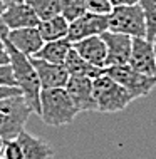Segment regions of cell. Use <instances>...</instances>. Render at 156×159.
I'll return each instance as SVG.
<instances>
[{
	"label": "cell",
	"instance_id": "cell-23",
	"mask_svg": "<svg viewBox=\"0 0 156 159\" xmlns=\"http://www.w3.org/2000/svg\"><path fill=\"white\" fill-rule=\"evenodd\" d=\"M87 3V12L99 15H109L112 10V3L111 0H86Z\"/></svg>",
	"mask_w": 156,
	"mask_h": 159
},
{
	"label": "cell",
	"instance_id": "cell-7",
	"mask_svg": "<svg viewBox=\"0 0 156 159\" xmlns=\"http://www.w3.org/2000/svg\"><path fill=\"white\" fill-rule=\"evenodd\" d=\"M106 30H109V17L86 12L79 19L69 22L67 39L74 44V42H79L82 39H87L92 35H102Z\"/></svg>",
	"mask_w": 156,
	"mask_h": 159
},
{
	"label": "cell",
	"instance_id": "cell-26",
	"mask_svg": "<svg viewBox=\"0 0 156 159\" xmlns=\"http://www.w3.org/2000/svg\"><path fill=\"white\" fill-rule=\"evenodd\" d=\"M10 96H22V91L19 87H0V99Z\"/></svg>",
	"mask_w": 156,
	"mask_h": 159
},
{
	"label": "cell",
	"instance_id": "cell-22",
	"mask_svg": "<svg viewBox=\"0 0 156 159\" xmlns=\"http://www.w3.org/2000/svg\"><path fill=\"white\" fill-rule=\"evenodd\" d=\"M3 159H24V149L19 139L3 141Z\"/></svg>",
	"mask_w": 156,
	"mask_h": 159
},
{
	"label": "cell",
	"instance_id": "cell-2",
	"mask_svg": "<svg viewBox=\"0 0 156 159\" xmlns=\"http://www.w3.org/2000/svg\"><path fill=\"white\" fill-rule=\"evenodd\" d=\"M79 111L76 109L66 87L42 89L40 92V117L47 126H69L76 119Z\"/></svg>",
	"mask_w": 156,
	"mask_h": 159
},
{
	"label": "cell",
	"instance_id": "cell-11",
	"mask_svg": "<svg viewBox=\"0 0 156 159\" xmlns=\"http://www.w3.org/2000/svg\"><path fill=\"white\" fill-rule=\"evenodd\" d=\"M107 47V67L109 66H124L129 62L133 50V37L124 34L106 30L101 35Z\"/></svg>",
	"mask_w": 156,
	"mask_h": 159
},
{
	"label": "cell",
	"instance_id": "cell-13",
	"mask_svg": "<svg viewBox=\"0 0 156 159\" xmlns=\"http://www.w3.org/2000/svg\"><path fill=\"white\" fill-rule=\"evenodd\" d=\"M5 40L22 54L34 57L44 45V39L40 35L39 27H25V29H15L8 30Z\"/></svg>",
	"mask_w": 156,
	"mask_h": 159
},
{
	"label": "cell",
	"instance_id": "cell-28",
	"mask_svg": "<svg viewBox=\"0 0 156 159\" xmlns=\"http://www.w3.org/2000/svg\"><path fill=\"white\" fill-rule=\"evenodd\" d=\"M7 34H8V29H7L5 22H3L2 12H0V37H2V39H5V37H7Z\"/></svg>",
	"mask_w": 156,
	"mask_h": 159
},
{
	"label": "cell",
	"instance_id": "cell-6",
	"mask_svg": "<svg viewBox=\"0 0 156 159\" xmlns=\"http://www.w3.org/2000/svg\"><path fill=\"white\" fill-rule=\"evenodd\" d=\"M104 72L123 85L129 92V96L133 97V101L139 97H146L156 87V75H146L143 72H138L129 64L109 66L104 69Z\"/></svg>",
	"mask_w": 156,
	"mask_h": 159
},
{
	"label": "cell",
	"instance_id": "cell-33",
	"mask_svg": "<svg viewBox=\"0 0 156 159\" xmlns=\"http://www.w3.org/2000/svg\"><path fill=\"white\" fill-rule=\"evenodd\" d=\"M0 143H2V139H0Z\"/></svg>",
	"mask_w": 156,
	"mask_h": 159
},
{
	"label": "cell",
	"instance_id": "cell-19",
	"mask_svg": "<svg viewBox=\"0 0 156 159\" xmlns=\"http://www.w3.org/2000/svg\"><path fill=\"white\" fill-rule=\"evenodd\" d=\"M27 2L35 10L40 20H47L62 14V0H27Z\"/></svg>",
	"mask_w": 156,
	"mask_h": 159
},
{
	"label": "cell",
	"instance_id": "cell-30",
	"mask_svg": "<svg viewBox=\"0 0 156 159\" xmlns=\"http://www.w3.org/2000/svg\"><path fill=\"white\" fill-rule=\"evenodd\" d=\"M0 159H3V141L0 143Z\"/></svg>",
	"mask_w": 156,
	"mask_h": 159
},
{
	"label": "cell",
	"instance_id": "cell-5",
	"mask_svg": "<svg viewBox=\"0 0 156 159\" xmlns=\"http://www.w3.org/2000/svg\"><path fill=\"white\" fill-rule=\"evenodd\" d=\"M109 17V30L124 34L133 39L146 37L148 39V25L143 14V8L138 5H124V7H112Z\"/></svg>",
	"mask_w": 156,
	"mask_h": 159
},
{
	"label": "cell",
	"instance_id": "cell-24",
	"mask_svg": "<svg viewBox=\"0 0 156 159\" xmlns=\"http://www.w3.org/2000/svg\"><path fill=\"white\" fill-rule=\"evenodd\" d=\"M0 87H17L12 66H0Z\"/></svg>",
	"mask_w": 156,
	"mask_h": 159
},
{
	"label": "cell",
	"instance_id": "cell-21",
	"mask_svg": "<svg viewBox=\"0 0 156 159\" xmlns=\"http://www.w3.org/2000/svg\"><path fill=\"white\" fill-rule=\"evenodd\" d=\"M87 12V3L86 0H62V15L69 22L79 19Z\"/></svg>",
	"mask_w": 156,
	"mask_h": 159
},
{
	"label": "cell",
	"instance_id": "cell-31",
	"mask_svg": "<svg viewBox=\"0 0 156 159\" xmlns=\"http://www.w3.org/2000/svg\"><path fill=\"white\" fill-rule=\"evenodd\" d=\"M5 7H7V5L2 2V0H0V12H3V10H5Z\"/></svg>",
	"mask_w": 156,
	"mask_h": 159
},
{
	"label": "cell",
	"instance_id": "cell-10",
	"mask_svg": "<svg viewBox=\"0 0 156 159\" xmlns=\"http://www.w3.org/2000/svg\"><path fill=\"white\" fill-rule=\"evenodd\" d=\"M32 66L35 69L39 80H40L42 89H59V87H66L67 80H69V72L62 64H54V62H47L44 59L39 57H30Z\"/></svg>",
	"mask_w": 156,
	"mask_h": 159
},
{
	"label": "cell",
	"instance_id": "cell-14",
	"mask_svg": "<svg viewBox=\"0 0 156 159\" xmlns=\"http://www.w3.org/2000/svg\"><path fill=\"white\" fill-rule=\"evenodd\" d=\"M72 47L92 66H97L101 69L107 67V47L101 35L82 39L79 42H74Z\"/></svg>",
	"mask_w": 156,
	"mask_h": 159
},
{
	"label": "cell",
	"instance_id": "cell-20",
	"mask_svg": "<svg viewBox=\"0 0 156 159\" xmlns=\"http://www.w3.org/2000/svg\"><path fill=\"white\" fill-rule=\"evenodd\" d=\"M139 7L143 8V14L148 25V39L156 40V0H139Z\"/></svg>",
	"mask_w": 156,
	"mask_h": 159
},
{
	"label": "cell",
	"instance_id": "cell-15",
	"mask_svg": "<svg viewBox=\"0 0 156 159\" xmlns=\"http://www.w3.org/2000/svg\"><path fill=\"white\" fill-rule=\"evenodd\" d=\"M17 139L24 149V159H54V149L45 141L32 136L27 131H22Z\"/></svg>",
	"mask_w": 156,
	"mask_h": 159
},
{
	"label": "cell",
	"instance_id": "cell-8",
	"mask_svg": "<svg viewBox=\"0 0 156 159\" xmlns=\"http://www.w3.org/2000/svg\"><path fill=\"white\" fill-rule=\"evenodd\" d=\"M66 91L69 92L76 109L79 112H92L97 111L96 97H94V79L91 77H69L66 84Z\"/></svg>",
	"mask_w": 156,
	"mask_h": 159
},
{
	"label": "cell",
	"instance_id": "cell-1",
	"mask_svg": "<svg viewBox=\"0 0 156 159\" xmlns=\"http://www.w3.org/2000/svg\"><path fill=\"white\" fill-rule=\"evenodd\" d=\"M7 49H8V55H10V66H12V70H14L17 87L22 91V96L29 102V106L32 107L34 112L40 116L42 85H40V80H39L35 69L32 66V61H30L29 55H25L20 50H17L8 42H7Z\"/></svg>",
	"mask_w": 156,
	"mask_h": 159
},
{
	"label": "cell",
	"instance_id": "cell-9",
	"mask_svg": "<svg viewBox=\"0 0 156 159\" xmlns=\"http://www.w3.org/2000/svg\"><path fill=\"white\" fill-rule=\"evenodd\" d=\"M128 64L138 72H143L146 75H156L154 42L146 37L133 39V50Z\"/></svg>",
	"mask_w": 156,
	"mask_h": 159
},
{
	"label": "cell",
	"instance_id": "cell-17",
	"mask_svg": "<svg viewBox=\"0 0 156 159\" xmlns=\"http://www.w3.org/2000/svg\"><path fill=\"white\" fill-rule=\"evenodd\" d=\"M72 49V42L69 39H60V40H52V42H44L42 49L34 55V57L44 59L47 62L54 64H62L66 62L69 52Z\"/></svg>",
	"mask_w": 156,
	"mask_h": 159
},
{
	"label": "cell",
	"instance_id": "cell-4",
	"mask_svg": "<svg viewBox=\"0 0 156 159\" xmlns=\"http://www.w3.org/2000/svg\"><path fill=\"white\" fill-rule=\"evenodd\" d=\"M94 97L99 112H121L133 102L129 92L106 72L94 79Z\"/></svg>",
	"mask_w": 156,
	"mask_h": 159
},
{
	"label": "cell",
	"instance_id": "cell-27",
	"mask_svg": "<svg viewBox=\"0 0 156 159\" xmlns=\"http://www.w3.org/2000/svg\"><path fill=\"white\" fill-rule=\"evenodd\" d=\"M112 7H124V5H138L139 0H111Z\"/></svg>",
	"mask_w": 156,
	"mask_h": 159
},
{
	"label": "cell",
	"instance_id": "cell-32",
	"mask_svg": "<svg viewBox=\"0 0 156 159\" xmlns=\"http://www.w3.org/2000/svg\"><path fill=\"white\" fill-rule=\"evenodd\" d=\"M154 54H156V42H154Z\"/></svg>",
	"mask_w": 156,
	"mask_h": 159
},
{
	"label": "cell",
	"instance_id": "cell-12",
	"mask_svg": "<svg viewBox=\"0 0 156 159\" xmlns=\"http://www.w3.org/2000/svg\"><path fill=\"white\" fill-rule=\"evenodd\" d=\"M2 17L8 30L25 29V27H39V24H40V19L37 17L35 10L29 5L27 0L7 5L5 10L2 12Z\"/></svg>",
	"mask_w": 156,
	"mask_h": 159
},
{
	"label": "cell",
	"instance_id": "cell-3",
	"mask_svg": "<svg viewBox=\"0 0 156 159\" xmlns=\"http://www.w3.org/2000/svg\"><path fill=\"white\" fill-rule=\"evenodd\" d=\"M32 112V107L24 96L0 99V139H17L20 132L25 131V122Z\"/></svg>",
	"mask_w": 156,
	"mask_h": 159
},
{
	"label": "cell",
	"instance_id": "cell-18",
	"mask_svg": "<svg viewBox=\"0 0 156 159\" xmlns=\"http://www.w3.org/2000/svg\"><path fill=\"white\" fill-rule=\"evenodd\" d=\"M39 30H40V35H42V39H44V42L67 39L69 20L62 14L52 17V19H47V20H40V24H39Z\"/></svg>",
	"mask_w": 156,
	"mask_h": 159
},
{
	"label": "cell",
	"instance_id": "cell-25",
	"mask_svg": "<svg viewBox=\"0 0 156 159\" xmlns=\"http://www.w3.org/2000/svg\"><path fill=\"white\" fill-rule=\"evenodd\" d=\"M10 64V55H8L5 39L0 37V66H8Z\"/></svg>",
	"mask_w": 156,
	"mask_h": 159
},
{
	"label": "cell",
	"instance_id": "cell-29",
	"mask_svg": "<svg viewBox=\"0 0 156 159\" xmlns=\"http://www.w3.org/2000/svg\"><path fill=\"white\" fill-rule=\"evenodd\" d=\"M5 5H12V3H19V2H24V0H2Z\"/></svg>",
	"mask_w": 156,
	"mask_h": 159
},
{
	"label": "cell",
	"instance_id": "cell-34",
	"mask_svg": "<svg viewBox=\"0 0 156 159\" xmlns=\"http://www.w3.org/2000/svg\"><path fill=\"white\" fill-rule=\"evenodd\" d=\"M154 42H156V40H154Z\"/></svg>",
	"mask_w": 156,
	"mask_h": 159
},
{
	"label": "cell",
	"instance_id": "cell-16",
	"mask_svg": "<svg viewBox=\"0 0 156 159\" xmlns=\"http://www.w3.org/2000/svg\"><path fill=\"white\" fill-rule=\"evenodd\" d=\"M64 67L67 69L69 75H72V77H91V79H96V77L104 74V69L87 62L74 47L69 52L66 62H64Z\"/></svg>",
	"mask_w": 156,
	"mask_h": 159
}]
</instances>
